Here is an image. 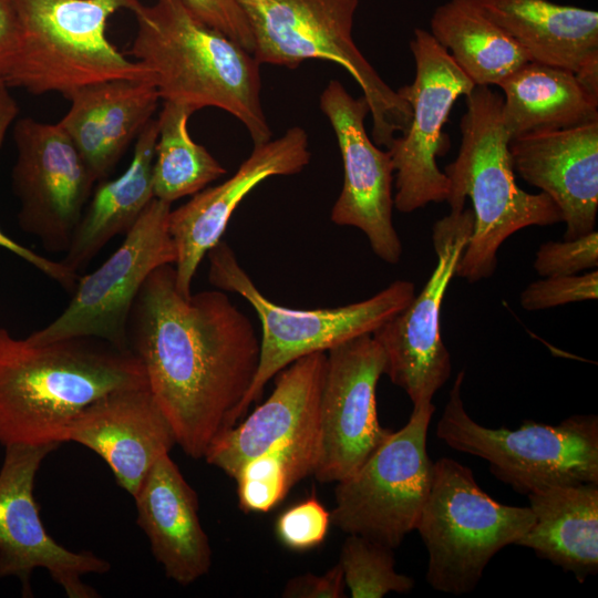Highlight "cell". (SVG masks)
Wrapping results in <instances>:
<instances>
[{"instance_id": "12", "label": "cell", "mask_w": 598, "mask_h": 598, "mask_svg": "<svg viewBox=\"0 0 598 598\" xmlns=\"http://www.w3.org/2000/svg\"><path fill=\"white\" fill-rule=\"evenodd\" d=\"M410 50L415 75L396 92L412 116L388 148L394 167V207L405 214L446 202L448 178L436 162L450 148L444 125L456 100L476 86L430 31L415 28Z\"/></svg>"}, {"instance_id": "5", "label": "cell", "mask_w": 598, "mask_h": 598, "mask_svg": "<svg viewBox=\"0 0 598 598\" xmlns=\"http://www.w3.org/2000/svg\"><path fill=\"white\" fill-rule=\"evenodd\" d=\"M360 0H239L259 64L293 69L306 60L343 68L360 86L372 118V141L390 147L412 111L357 47L352 31Z\"/></svg>"}, {"instance_id": "11", "label": "cell", "mask_w": 598, "mask_h": 598, "mask_svg": "<svg viewBox=\"0 0 598 598\" xmlns=\"http://www.w3.org/2000/svg\"><path fill=\"white\" fill-rule=\"evenodd\" d=\"M171 205L154 197L121 246L94 271L80 276L63 312L28 338L38 343L94 338L130 350L127 323L143 283L153 270L176 261Z\"/></svg>"}, {"instance_id": "34", "label": "cell", "mask_w": 598, "mask_h": 598, "mask_svg": "<svg viewBox=\"0 0 598 598\" xmlns=\"http://www.w3.org/2000/svg\"><path fill=\"white\" fill-rule=\"evenodd\" d=\"M598 266V233L539 246L534 268L540 277L577 275Z\"/></svg>"}, {"instance_id": "23", "label": "cell", "mask_w": 598, "mask_h": 598, "mask_svg": "<svg viewBox=\"0 0 598 598\" xmlns=\"http://www.w3.org/2000/svg\"><path fill=\"white\" fill-rule=\"evenodd\" d=\"M68 100L58 123L101 182L153 118L161 97L152 80L111 79L81 86Z\"/></svg>"}, {"instance_id": "20", "label": "cell", "mask_w": 598, "mask_h": 598, "mask_svg": "<svg viewBox=\"0 0 598 598\" xmlns=\"http://www.w3.org/2000/svg\"><path fill=\"white\" fill-rule=\"evenodd\" d=\"M514 171L548 195L566 224L564 240L595 230L598 213V120L532 132L509 142Z\"/></svg>"}, {"instance_id": "7", "label": "cell", "mask_w": 598, "mask_h": 598, "mask_svg": "<svg viewBox=\"0 0 598 598\" xmlns=\"http://www.w3.org/2000/svg\"><path fill=\"white\" fill-rule=\"evenodd\" d=\"M210 285L238 293L250 303L261 323L258 369L240 408L239 419L257 402L266 384L297 359L372 334L414 298V283L395 280L371 298L336 308L293 309L265 297L239 265L233 249L219 240L207 252Z\"/></svg>"}, {"instance_id": "14", "label": "cell", "mask_w": 598, "mask_h": 598, "mask_svg": "<svg viewBox=\"0 0 598 598\" xmlns=\"http://www.w3.org/2000/svg\"><path fill=\"white\" fill-rule=\"evenodd\" d=\"M17 159L11 173L20 229L50 252H65L96 182L59 123L14 122Z\"/></svg>"}, {"instance_id": "6", "label": "cell", "mask_w": 598, "mask_h": 598, "mask_svg": "<svg viewBox=\"0 0 598 598\" xmlns=\"http://www.w3.org/2000/svg\"><path fill=\"white\" fill-rule=\"evenodd\" d=\"M136 1L14 0L21 43L6 85L68 99L76 89L104 80L154 81L150 69L127 59L106 37L109 18Z\"/></svg>"}, {"instance_id": "19", "label": "cell", "mask_w": 598, "mask_h": 598, "mask_svg": "<svg viewBox=\"0 0 598 598\" xmlns=\"http://www.w3.org/2000/svg\"><path fill=\"white\" fill-rule=\"evenodd\" d=\"M66 442L96 453L132 497L158 458L176 445L147 384L109 392L89 404L73 421Z\"/></svg>"}, {"instance_id": "10", "label": "cell", "mask_w": 598, "mask_h": 598, "mask_svg": "<svg viewBox=\"0 0 598 598\" xmlns=\"http://www.w3.org/2000/svg\"><path fill=\"white\" fill-rule=\"evenodd\" d=\"M434 411L433 403L412 410L401 430L337 483L331 523L392 549L415 529L433 478L426 436Z\"/></svg>"}, {"instance_id": "26", "label": "cell", "mask_w": 598, "mask_h": 598, "mask_svg": "<svg viewBox=\"0 0 598 598\" xmlns=\"http://www.w3.org/2000/svg\"><path fill=\"white\" fill-rule=\"evenodd\" d=\"M158 121L152 118L136 137L126 171L95 188L61 261L79 272L118 234H126L154 198L152 169Z\"/></svg>"}, {"instance_id": "21", "label": "cell", "mask_w": 598, "mask_h": 598, "mask_svg": "<svg viewBox=\"0 0 598 598\" xmlns=\"http://www.w3.org/2000/svg\"><path fill=\"white\" fill-rule=\"evenodd\" d=\"M327 352L303 355L276 375L269 398L224 432L204 460L231 478L249 460L319 429Z\"/></svg>"}, {"instance_id": "28", "label": "cell", "mask_w": 598, "mask_h": 598, "mask_svg": "<svg viewBox=\"0 0 598 598\" xmlns=\"http://www.w3.org/2000/svg\"><path fill=\"white\" fill-rule=\"evenodd\" d=\"M430 33L476 86L498 85L532 61L476 0H447L432 13Z\"/></svg>"}, {"instance_id": "37", "label": "cell", "mask_w": 598, "mask_h": 598, "mask_svg": "<svg viewBox=\"0 0 598 598\" xmlns=\"http://www.w3.org/2000/svg\"><path fill=\"white\" fill-rule=\"evenodd\" d=\"M346 582L339 564L322 575L307 573L290 578L282 590L285 598H342Z\"/></svg>"}, {"instance_id": "32", "label": "cell", "mask_w": 598, "mask_h": 598, "mask_svg": "<svg viewBox=\"0 0 598 598\" xmlns=\"http://www.w3.org/2000/svg\"><path fill=\"white\" fill-rule=\"evenodd\" d=\"M331 524L330 512L316 497L283 511L276 520V536L290 550L305 551L319 546Z\"/></svg>"}, {"instance_id": "31", "label": "cell", "mask_w": 598, "mask_h": 598, "mask_svg": "<svg viewBox=\"0 0 598 598\" xmlns=\"http://www.w3.org/2000/svg\"><path fill=\"white\" fill-rule=\"evenodd\" d=\"M338 564L353 598H381L414 587L412 578L395 571L392 548L361 535H348Z\"/></svg>"}, {"instance_id": "8", "label": "cell", "mask_w": 598, "mask_h": 598, "mask_svg": "<svg viewBox=\"0 0 598 598\" xmlns=\"http://www.w3.org/2000/svg\"><path fill=\"white\" fill-rule=\"evenodd\" d=\"M533 522L529 506L496 502L477 485L471 468L439 458L415 527L429 553L426 581L445 594L471 592L493 556L516 545Z\"/></svg>"}, {"instance_id": "16", "label": "cell", "mask_w": 598, "mask_h": 598, "mask_svg": "<svg viewBox=\"0 0 598 598\" xmlns=\"http://www.w3.org/2000/svg\"><path fill=\"white\" fill-rule=\"evenodd\" d=\"M385 357L363 334L327 351L319 408V446L313 476L338 483L354 473L389 437L378 419L375 391Z\"/></svg>"}, {"instance_id": "13", "label": "cell", "mask_w": 598, "mask_h": 598, "mask_svg": "<svg viewBox=\"0 0 598 598\" xmlns=\"http://www.w3.org/2000/svg\"><path fill=\"white\" fill-rule=\"evenodd\" d=\"M473 228L472 208L451 210L434 224L432 241L437 262L426 285L372 333L385 357L384 374L404 390L413 410L432 404L451 375V354L441 337V307Z\"/></svg>"}, {"instance_id": "2", "label": "cell", "mask_w": 598, "mask_h": 598, "mask_svg": "<svg viewBox=\"0 0 598 598\" xmlns=\"http://www.w3.org/2000/svg\"><path fill=\"white\" fill-rule=\"evenodd\" d=\"M94 338L48 343L13 337L0 328V444L66 442L89 404L124 388L146 385L131 350Z\"/></svg>"}, {"instance_id": "24", "label": "cell", "mask_w": 598, "mask_h": 598, "mask_svg": "<svg viewBox=\"0 0 598 598\" xmlns=\"http://www.w3.org/2000/svg\"><path fill=\"white\" fill-rule=\"evenodd\" d=\"M534 522L516 545L532 548L582 582L598 569V483L527 494Z\"/></svg>"}, {"instance_id": "29", "label": "cell", "mask_w": 598, "mask_h": 598, "mask_svg": "<svg viewBox=\"0 0 598 598\" xmlns=\"http://www.w3.org/2000/svg\"><path fill=\"white\" fill-rule=\"evenodd\" d=\"M193 113L194 110L187 105L163 102L157 117L153 194L169 204L195 195L226 174L225 167L190 137L187 123Z\"/></svg>"}, {"instance_id": "4", "label": "cell", "mask_w": 598, "mask_h": 598, "mask_svg": "<svg viewBox=\"0 0 598 598\" xmlns=\"http://www.w3.org/2000/svg\"><path fill=\"white\" fill-rule=\"evenodd\" d=\"M465 102L458 153L444 174L451 210L464 209L467 197L472 202L473 234L455 276L476 282L494 274L497 251L511 235L529 226L560 223L563 216L548 195L530 194L517 185L502 94L489 86H475Z\"/></svg>"}, {"instance_id": "36", "label": "cell", "mask_w": 598, "mask_h": 598, "mask_svg": "<svg viewBox=\"0 0 598 598\" xmlns=\"http://www.w3.org/2000/svg\"><path fill=\"white\" fill-rule=\"evenodd\" d=\"M208 27L219 31L252 53L254 39L239 0H183Z\"/></svg>"}, {"instance_id": "17", "label": "cell", "mask_w": 598, "mask_h": 598, "mask_svg": "<svg viewBox=\"0 0 598 598\" xmlns=\"http://www.w3.org/2000/svg\"><path fill=\"white\" fill-rule=\"evenodd\" d=\"M320 107L336 134L343 165L331 221L363 231L373 252L395 265L402 244L392 221L394 167L390 152L367 133L369 105L363 96L353 97L341 82L331 80L321 93Z\"/></svg>"}, {"instance_id": "33", "label": "cell", "mask_w": 598, "mask_h": 598, "mask_svg": "<svg viewBox=\"0 0 598 598\" xmlns=\"http://www.w3.org/2000/svg\"><path fill=\"white\" fill-rule=\"evenodd\" d=\"M598 298V271L570 276H551L530 282L519 296L527 311L544 310L571 302Z\"/></svg>"}, {"instance_id": "22", "label": "cell", "mask_w": 598, "mask_h": 598, "mask_svg": "<svg viewBox=\"0 0 598 598\" xmlns=\"http://www.w3.org/2000/svg\"><path fill=\"white\" fill-rule=\"evenodd\" d=\"M133 498L136 523L165 576L181 586L205 576L212 548L199 520L197 494L169 454L158 458Z\"/></svg>"}, {"instance_id": "38", "label": "cell", "mask_w": 598, "mask_h": 598, "mask_svg": "<svg viewBox=\"0 0 598 598\" xmlns=\"http://www.w3.org/2000/svg\"><path fill=\"white\" fill-rule=\"evenodd\" d=\"M21 43V25L14 0H0V82L6 84Z\"/></svg>"}, {"instance_id": "15", "label": "cell", "mask_w": 598, "mask_h": 598, "mask_svg": "<svg viewBox=\"0 0 598 598\" xmlns=\"http://www.w3.org/2000/svg\"><path fill=\"white\" fill-rule=\"evenodd\" d=\"M58 444L4 447L0 467V580L14 577L24 597L32 596L31 577L45 569L69 598H95L82 577L105 574L111 565L91 551H73L53 539L41 520L33 489L43 460Z\"/></svg>"}, {"instance_id": "30", "label": "cell", "mask_w": 598, "mask_h": 598, "mask_svg": "<svg viewBox=\"0 0 598 598\" xmlns=\"http://www.w3.org/2000/svg\"><path fill=\"white\" fill-rule=\"evenodd\" d=\"M319 429L246 462L234 480L238 504L245 513H267L302 478L312 475Z\"/></svg>"}, {"instance_id": "1", "label": "cell", "mask_w": 598, "mask_h": 598, "mask_svg": "<svg viewBox=\"0 0 598 598\" xmlns=\"http://www.w3.org/2000/svg\"><path fill=\"white\" fill-rule=\"evenodd\" d=\"M127 339L176 445L204 458L237 424L257 372L260 341L250 319L219 289L183 297L174 266L163 265L134 301Z\"/></svg>"}, {"instance_id": "25", "label": "cell", "mask_w": 598, "mask_h": 598, "mask_svg": "<svg viewBox=\"0 0 598 598\" xmlns=\"http://www.w3.org/2000/svg\"><path fill=\"white\" fill-rule=\"evenodd\" d=\"M532 61L576 72L598 52V12L549 0H476Z\"/></svg>"}, {"instance_id": "27", "label": "cell", "mask_w": 598, "mask_h": 598, "mask_svg": "<svg viewBox=\"0 0 598 598\" xmlns=\"http://www.w3.org/2000/svg\"><path fill=\"white\" fill-rule=\"evenodd\" d=\"M497 86L503 92V121L512 140L598 120V99L566 69L529 61Z\"/></svg>"}, {"instance_id": "18", "label": "cell", "mask_w": 598, "mask_h": 598, "mask_svg": "<svg viewBox=\"0 0 598 598\" xmlns=\"http://www.w3.org/2000/svg\"><path fill=\"white\" fill-rule=\"evenodd\" d=\"M309 138L300 126L254 145L238 169L219 185L204 188L176 209H171L168 231L176 249L175 283L185 298L192 295L196 270L219 241L233 213L261 182L272 176L300 173L310 162Z\"/></svg>"}, {"instance_id": "39", "label": "cell", "mask_w": 598, "mask_h": 598, "mask_svg": "<svg viewBox=\"0 0 598 598\" xmlns=\"http://www.w3.org/2000/svg\"><path fill=\"white\" fill-rule=\"evenodd\" d=\"M574 73L582 87L598 99V52L590 54Z\"/></svg>"}, {"instance_id": "35", "label": "cell", "mask_w": 598, "mask_h": 598, "mask_svg": "<svg viewBox=\"0 0 598 598\" xmlns=\"http://www.w3.org/2000/svg\"><path fill=\"white\" fill-rule=\"evenodd\" d=\"M18 105L10 95L8 86L0 83V151L6 134L18 114ZM0 247L14 254L19 258L35 267L42 274L58 282L64 290L72 293L80 275L65 266L61 260L55 261L43 257L10 238L0 229Z\"/></svg>"}, {"instance_id": "9", "label": "cell", "mask_w": 598, "mask_h": 598, "mask_svg": "<svg viewBox=\"0 0 598 598\" xmlns=\"http://www.w3.org/2000/svg\"><path fill=\"white\" fill-rule=\"evenodd\" d=\"M460 371L436 425L450 447L486 460L495 477L518 493L556 485L598 483V417L571 415L559 424L524 422L517 430L476 423L462 400Z\"/></svg>"}, {"instance_id": "3", "label": "cell", "mask_w": 598, "mask_h": 598, "mask_svg": "<svg viewBox=\"0 0 598 598\" xmlns=\"http://www.w3.org/2000/svg\"><path fill=\"white\" fill-rule=\"evenodd\" d=\"M130 54L153 72L163 102L217 107L236 117L254 145L271 138L259 63L237 42L196 18L183 0H137Z\"/></svg>"}]
</instances>
